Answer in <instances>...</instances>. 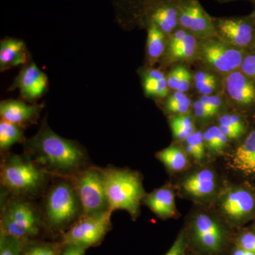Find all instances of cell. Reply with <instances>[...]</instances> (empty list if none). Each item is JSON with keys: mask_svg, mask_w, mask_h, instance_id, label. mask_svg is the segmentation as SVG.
<instances>
[{"mask_svg": "<svg viewBox=\"0 0 255 255\" xmlns=\"http://www.w3.org/2000/svg\"><path fill=\"white\" fill-rule=\"evenodd\" d=\"M217 125L230 140L241 138L248 130L246 120L237 112L221 114L218 119Z\"/></svg>", "mask_w": 255, "mask_h": 255, "instance_id": "cell-25", "label": "cell"}, {"mask_svg": "<svg viewBox=\"0 0 255 255\" xmlns=\"http://www.w3.org/2000/svg\"><path fill=\"white\" fill-rule=\"evenodd\" d=\"M228 165L247 177L255 175V128L231 152Z\"/></svg>", "mask_w": 255, "mask_h": 255, "instance_id": "cell-17", "label": "cell"}, {"mask_svg": "<svg viewBox=\"0 0 255 255\" xmlns=\"http://www.w3.org/2000/svg\"><path fill=\"white\" fill-rule=\"evenodd\" d=\"M23 143L24 154L53 178L70 179L91 165L81 145L60 136L46 122L34 136Z\"/></svg>", "mask_w": 255, "mask_h": 255, "instance_id": "cell-1", "label": "cell"}, {"mask_svg": "<svg viewBox=\"0 0 255 255\" xmlns=\"http://www.w3.org/2000/svg\"><path fill=\"white\" fill-rule=\"evenodd\" d=\"M53 177L26 154H6L0 167L3 190L11 196L35 200L41 197Z\"/></svg>", "mask_w": 255, "mask_h": 255, "instance_id": "cell-2", "label": "cell"}, {"mask_svg": "<svg viewBox=\"0 0 255 255\" xmlns=\"http://www.w3.org/2000/svg\"><path fill=\"white\" fill-rule=\"evenodd\" d=\"M215 1H217L219 3H228L231 2V1H237V0H215ZM248 1H251L253 4L255 3V0H248Z\"/></svg>", "mask_w": 255, "mask_h": 255, "instance_id": "cell-43", "label": "cell"}, {"mask_svg": "<svg viewBox=\"0 0 255 255\" xmlns=\"http://www.w3.org/2000/svg\"><path fill=\"white\" fill-rule=\"evenodd\" d=\"M48 78L36 64L32 63L23 67L16 77L14 88H18L23 98L35 100L46 92Z\"/></svg>", "mask_w": 255, "mask_h": 255, "instance_id": "cell-15", "label": "cell"}, {"mask_svg": "<svg viewBox=\"0 0 255 255\" xmlns=\"http://www.w3.org/2000/svg\"><path fill=\"white\" fill-rule=\"evenodd\" d=\"M144 92L149 97L162 99L169 92L167 78L163 72L157 69H150L144 74Z\"/></svg>", "mask_w": 255, "mask_h": 255, "instance_id": "cell-26", "label": "cell"}, {"mask_svg": "<svg viewBox=\"0 0 255 255\" xmlns=\"http://www.w3.org/2000/svg\"><path fill=\"white\" fill-rule=\"evenodd\" d=\"M42 107V105H27L18 100L3 101L0 105V116L2 120L23 127L36 123Z\"/></svg>", "mask_w": 255, "mask_h": 255, "instance_id": "cell-19", "label": "cell"}, {"mask_svg": "<svg viewBox=\"0 0 255 255\" xmlns=\"http://www.w3.org/2000/svg\"><path fill=\"white\" fill-rule=\"evenodd\" d=\"M169 124L174 137L179 141H184L196 130L194 118L190 114L172 116Z\"/></svg>", "mask_w": 255, "mask_h": 255, "instance_id": "cell-30", "label": "cell"}, {"mask_svg": "<svg viewBox=\"0 0 255 255\" xmlns=\"http://www.w3.org/2000/svg\"><path fill=\"white\" fill-rule=\"evenodd\" d=\"M221 89L225 100L237 113L255 110V82L241 70L223 75Z\"/></svg>", "mask_w": 255, "mask_h": 255, "instance_id": "cell-12", "label": "cell"}, {"mask_svg": "<svg viewBox=\"0 0 255 255\" xmlns=\"http://www.w3.org/2000/svg\"><path fill=\"white\" fill-rule=\"evenodd\" d=\"M193 104L187 94L175 91L169 96L165 102V110L174 115L189 114L192 111Z\"/></svg>", "mask_w": 255, "mask_h": 255, "instance_id": "cell-33", "label": "cell"}, {"mask_svg": "<svg viewBox=\"0 0 255 255\" xmlns=\"http://www.w3.org/2000/svg\"><path fill=\"white\" fill-rule=\"evenodd\" d=\"M25 244L14 238L0 234V255H22Z\"/></svg>", "mask_w": 255, "mask_h": 255, "instance_id": "cell-36", "label": "cell"}, {"mask_svg": "<svg viewBox=\"0 0 255 255\" xmlns=\"http://www.w3.org/2000/svg\"><path fill=\"white\" fill-rule=\"evenodd\" d=\"M142 203L160 219H174L179 216L176 207L175 193L170 184H166L150 194H146Z\"/></svg>", "mask_w": 255, "mask_h": 255, "instance_id": "cell-18", "label": "cell"}, {"mask_svg": "<svg viewBox=\"0 0 255 255\" xmlns=\"http://www.w3.org/2000/svg\"><path fill=\"white\" fill-rule=\"evenodd\" d=\"M193 85L199 95H212L219 88V80L214 72L201 70L194 74Z\"/></svg>", "mask_w": 255, "mask_h": 255, "instance_id": "cell-31", "label": "cell"}, {"mask_svg": "<svg viewBox=\"0 0 255 255\" xmlns=\"http://www.w3.org/2000/svg\"><path fill=\"white\" fill-rule=\"evenodd\" d=\"M183 142L188 155L192 157L197 163H202L205 159L207 152L204 141V132L196 130Z\"/></svg>", "mask_w": 255, "mask_h": 255, "instance_id": "cell-32", "label": "cell"}, {"mask_svg": "<svg viewBox=\"0 0 255 255\" xmlns=\"http://www.w3.org/2000/svg\"><path fill=\"white\" fill-rule=\"evenodd\" d=\"M122 23L128 27H146V18L151 10L164 1L181 0H115Z\"/></svg>", "mask_w": 255, "mask_h": 255, "instance_id": "cell-16", "label": "cell"}, {"mask_svg": "<svg viewBox=\"0 0 255 255\" xmlns=\"http://www.w3.org/2000/svg\"><path fill=\"white\" fill-rule=\"evenodd\" d=\"M199 99L209 110L216 114L220 113L224 105L225 99L223 100L222 97L216 94L212 95H201Z\"/></svg>", "mask_w": 255, "mask_h": 255, "instance_id": "cell-39", "label": "cell"}, {"mask_svg": "<svg viewBox=\"0 0 255 255\" xmlns=\"http://www.w3.org/2000/svg\"><path fill=\"white\" fill-rule=\"evenodd\" d=\"M179 1H168L155 6L147 15L146 27L150 23H154L169 36L180 27L179 23Z\"/></svg>", "mask_w": 255, "mask_h": 255, "instance_id": "cell-20", "label": "cell"}, {"mask_svg": "<svg viewBox=\"0 0 255 255\" xmlns=\"http://www.w3.org/2000/svg\"><path fill=\"white\" fill-rule=\"evenodd\" d=\"M27 50L21 40L6 38L0 43V68L1 71L26 63Z\"/></svg>", "mask_w": 255, "mask_h": 255, "instance_id": "cell-21", "label": "cell"}, {"mask_svg": "<svg viewBox=\"0 0 255 255\" xmlns=\"http://www.w3.org/2000/svg\"><path fill=\"white\" fill-rule=\"evenodd\" d=\"M147 46L146 56L150 65L158 61L165 53L168 36L154 23L147 24Z\"/></svg>", "mask_w": 255, "mask_h": 255, "instance_id": "cell-24", "label": "cell"}, {"mask_svg": "<svg viewBox=\"0 0 255 255\" xmlns=\"http://www.w3.org/2000/svg\"><path fill=\"white\" fill-rule=\"evenodd\" d=\"M215 212L231 228L241 229L255 219V191L243 184H228L214 201Z\"/></svg>", "mask_w": 255, "mask_h": 255, "instance_id": "cell-7", "label": "cell"}, {"mask_svg": "<svg viewBox=\"0 0 255 255\" xmlns=\"http://www.w3.org/2000/svg\"><path fill=\"white\" fill-rule=\"evenodd\" d=\"M201 255L198 254V253H196V252L191 251V250L189 249H189H188L187 255Z\"/></svg>", "mask_w": 255, "mask_h": 255, "instance_id": "cell-45", "label": "cell"}, {"mask_svg": "<svg viewBox=\"0 0 255 255\" xmlns=\"http://www.w3.org/2000/svg\"><path fill=\"white\" fill-rule=\"evenodd\" d=\"M230 255H255V253H251V252L243 249L241 247L233 245V248L230 251Z\"/></svg>", "mask_w": 255, "mask_h": 255, "instance_id": "cell-42", "label": "cell"}, {"mask_svg": "<svg viewBox=\"0 0 255 255\" xmlns=\"http://www.w3.org/2000/svg\"><path fill=\"white\" fill-rule=\"evenodd\" d=\"M213 19L216 36L240 49H249L255 37V23L251 14Z\"/></svg>", "mask_w": 255, "mask_h": 255, "instance_id": "cell-13", "label": "cell"}, {"mask_svg": "<svg viewBox=\"0 0 255 255\" xmlns=\"http://www.w3.org/2000/svg\"><path fill=\"white\" fill-rule=\"evenodd\" d=\"M62 251L63 248L54 243L30 241L23 246L22 255H60Z\"/></svg>", "mask_w": 255, "mask_h": 255, "instance_id": "cell-34", "label": "cell"}, {"mask_svg": "<svg viewBox=\"0 0 255 255\" xmlns=\"http://www.w3.org/2000/svg\"><path fill=\"white\" fill-rule=\"evenodd\" d=\"M22 127L1 119L0 122V150L7 152L11 146L26 141Z\"/></svg>", "mask_w": 255, "mask_h": 255, "instance_id": "cell-28", "label": "cell"}, {"mask_svg": "<svg viewBox=\"0 0 255 255\" xmlns=\"http://www.w3.org/2000/svg\"><path fill=\"white\" fill-rule=\"evenodd\" d=\"M192 112L196 119L201 122L209 121V119H213L217 115L214 112L209 110L199 98L194 101L193 103Z\"/></svg>", "mask_w": 255, "mask_h": 255, "instance_id": "cell-38", "label": "cell"}, {"mask_svg": "<svg viewBox=\"0 0 255 255\" xmlns=\"http://www.w3.org/2000/svg\"><path fill=\"white\" fill-rule=\"evenodd\" d=\"M106 194L111 211L124 210L135 220L146 195L141 176L128 169L102 168Z\"/></svg>", "mask_w": 255, "mask_h": 255, "instance_id": "cell-6", "label": "cell"}, {"mask_svg": "<svg viewBox=\"0 0 255 255\" xmlns=\"http://www.w3.org/2000/svg\"><path fill=\"white\" fill-rule=\"evenodd\" d=\"M244 50L223 41L217 36L199 38V55L208 70L223 75L240 70L246 55Z\"/></svg>", "mask_w": 255, "mask_h": 255, "instance_id": "cell-8", "label": "cell"}, {"mask_svg": "<svg viewBox=\"0 0 255 255\" xmlns=\"http://www.w3.org/2000/svg\"><path fill=\"white\" fill-rule=\"evenodd\" d=\"M189 249V239L186 228L179 233L173 245L164 255H186Z\"/></svg>", "mask_w": 255, "mask_h": 255, "instance_id": "cell-37", "label": "cell"}, {"mask_svg": "<svg viewBox=\"0 0 255 255\" xmlns=\"http://www.w3.org/2000/svg\"><path fill=\"white\" fill-rule=\"evenodd\" d=\"M41 198L43 223L51 231L63 234L83 215L81 201L70 179L53 178Z\"/></svg>", "mask_w": 255, "mask_h": 255, "instance_id": "cell-3", "label": "cell"}, {"mask_svg": "<svg viewBox=\"0 0 255 255\" xmlns=\"http://www.w3.org/2000/svg\"><path fill=\"white\" fill-rule=\"evenodd\" d=\"M249 49L252 50V53H255V37L254 41H253V43H252L251 47H250Z\"/></svg>", "mask_w": 255, "mask_h": 255, "instance_id": "cell-44", "label": "cell"}, {"mask_svg": "<svg viewBox=\"0 0 255 255\" xmlns=\"http://www.w3.org/2000/svg\"><path fill=\"white\" fill-rule=\"evenodd\" d=\"M233 244L255 254V233L248 228H241L233 235Z\"/></svg>", "mask_w": 255, "mask_h": 255, "instance_id": "cell-35", "label": "cell"}, {"mask_svg": "<svg viewBox=\"0 0 255 255\" xmlns=\"http://www.w3.org/2000/svg\"><path fill=\"white\" fill-rule=\"evenodd\" d=\"M178 9L181 28L199 38L216 36L214 19L201 6L199 0H181Z\"/></svg>", "mask_w": 255, "mask_h": 255, "instance_id": "cell-14", "label": "cell"}, {"mask_svg": "<svg viewBox=\"0 0 255 255\" xmlns=\"http://www.w3.org/2000/svg\"><path fill=\"white\" fill-rule=\"evenodd\" d=\"M167 80L169 90L186 93L194 83V75L187 67L177 65L170 70Z\"/></svg>", "mask_w": 255, "mask_h": 255, "instance_id": "cell-29", "label": "cell"}, {"mask_svg": "<svg viewBox=\"0 0 255 255\" xmlns=\"http://www.w3.org/2000/svg\"><path fill=\"white\" fill-rule=\"evenodd\" d=\"M240 70L255 82V53H246Z\"/></svg>", "mask_w": 255, "mask_h": 255, "instance_id": "cell-40", "label": "cell"}, {"mask_svg": "<svg viewBox=\"0 0 255 255\" xmlns=\"http://www.w3.org/2000/svg\"><path fill=\"white\" fill-rule=\"evenodd\" d=\"M109 211L103 214L82 216L62 236L63 246H77L88 248L100 244L112 228V214Z\"/></svg>", "mask_w": 255, "mask_h": 255, "instance_id": "cell-10", "label": "cell"}, {"mask_svg": "<svg viewBox=\"0 0 255 255\" xmlns=\"http://www.w3.org/2000/svg\"><path fill=\"white\" fill-rule=\"evenodd\" d=\"M250 229L255 233V219H254V221H253V225H252L251 227L250 228Z\"/></svg>", "mask_w": 255, "mask_h": 255, "instance_id": "cell-46", "label": "cell"}, {"mask_svg": "<svg viewBox=\"0 0 255 255\" xmlns=\"http://www.w3.org/2000/svg\"><path fill=\"white\" fill-rule=\"evenodd\" d=\"M156 157L172 172H180L189 165V155L184 147L172 144L156 153Z\"/></svg>", "mask_w": 255, "mask_h": 255, "instance_id": "cell-22", "label": "cell"}, {"mask_svg": "<svg viewBox=\"0 0 255 255\" xmlns=\"http://www.w3.org/2000/svg\"><path fill=\"white\" fill-rule=\"evenodd\" d=\"M251 16H253V19L255 23V3H254V10H253V13L251 14Z\"/></svg>", "mask_w": 255, "mask_h": 255, "instance_id": "cell-47", "label": "cell"}, {"mask_svg": "<svg viewBox=\"0 0 255 255\" xmlns=\"http://www.w3.org/2000/svg\"><path fill=\"white\" fill-rule=\"evenodd\" d=\"M70 179L73 182L81 201L82 216L103 214L111 211L102 168L90 165Z\"/></svg>", "mask_w": 255, "mask_h": 255, "instance_id": "cell-9", "label": "cell"}, {"mask_svg": "<svg viewBox=\"0 0 255 255\" xmlns=\"http://www.w3.org/2000/svg\"><path fill=\"white\" fill-rule=\"evenodd\" d=\"M199 38L188 32L187 36L177 48L166 51L164 56L167 63L177 62H192L198 60Z\"/></svg>", "mask_w": 255, "mask_h": 255, "instance_id": "cell-23", "label": "cell"}, {"mask_svg": "<svg viewBox=\"0 0 255 255\" xmlns=\"http://www.w3.org/2000/svg\"><path fill=\"white\" fill-rule=\"evenodd\" d=\"M1 233L23 243H27L45 228L40 206L34 200L1 194Z\"/></svg>", "mask_w": 255, "mask_h": 255, "instance_id": "cell-5", "label": "cell"}, {"mask_svg": "<svg viewBox=\"0 0 255 255\" xmlns=\"http://www.w3.org/2000/svg\"><path fill=\"white\" fill-rule=\"evenodd\" d=\"M204 137L206 151L211 156L222 155L227 148L230 140L218 125L206 128L204 132Z\"/></svg>", "mask_w": 255, "mask_h": 255, "instance_id": "cell-27", "label": "cell"}, {"mask_svg": "<svg viewBox=\"0 0 255 255\" xmlns=\"http://www.w3.org/2000/svg\"><path fill=\"white\" fill-rule=\"evenodd\" d=\"M186 229L189 249L201 255H225L233 244L231 228L214 211L196 210Z\"/></svg>", "mask_w": 255, "mask_h": 255, "instance_id": "cell-4", "label": "cell"}, {"mask_svg": "<svg viewBox=\"0 0 255 255\" xmlns=\"http://www.w3.org/2000/svg\"><path fill=\"white\" fill-rule=\"evenodd\" d=\"M87 248L77 246H63L60 255H85Z\"/></svg>", "mask_w": 255, "mask_h": 255, "instance_id": "cell-41", "label": "cell"}, {"mask_svg": "<svg viewBox=\"0 0 255 255\" xmlns=\"http://www.w3.org/2000/svg\"><path fill=\"white\" fill-rule=\"evenodd\" d=\"M177 189L186 199L206 204L214 202L221 189L216 171L202 167L186 174L179 182Z\"/></svg>", "mask_w": 255, "mask_h": 255, "instance_id": "cell-11", "label": "cell"}]
</instances>
